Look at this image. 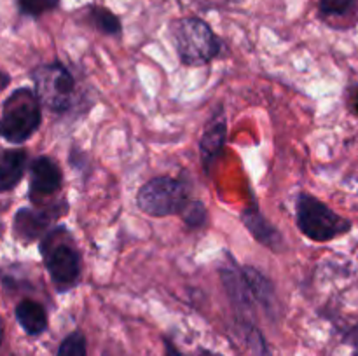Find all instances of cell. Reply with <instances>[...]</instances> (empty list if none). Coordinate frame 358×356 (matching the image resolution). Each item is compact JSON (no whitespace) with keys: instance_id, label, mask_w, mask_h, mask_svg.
<instances>
[{"instance_id":"cell-1","label":"cell","mask_w":358,"mask_h":356,"mask_svg":"<svg viewBox=\"0 0 358 356\" xmlns=\"http://www.w3.org/2000/svg\"><path fill=\"white\" fill-rule=\"evenodd\" d=\"M171 40L180 63L187 66L206 65L220 54L222 42L206 21L189 16L171 24Z\"/></svg>"},{"instance_id":"cell-2","label":"cell","mask_w":358,"mask_h":356,"mask_svg":"<svg viewBox=\"0 0 358 356\" xmlns=\"http://www.w3.org/2000/svg\"><path fill=\"white\" fill-rule=\"evenodd\" d=\"M297 227L308 239L315 243H327L352 230L353 223L346 216L336 213L315 195L301 192L296 201Z\"/></svg>"},{"instance_id":"cell-3","label":"cell","mask_w":358,"mask_h":356,"mask_svg":"<svg viewBox=\"0 0 358 356\" xmlns=\"http://www.w3.org/2000/svg\"><path fill=\"white\" fill-rule=\"evenodd\" d=\"M42 122V103L30 87L14 91L2 107L0 136L10 143H24L35 135Z\"/></svg>"},{"instance_id":"cell-4","label":"cell","mask_w":358,"mask_h":356,"mask_svg":"<svg viewBox=\"0 0 358 356\" xmlns=\"http://www.w3.org/2000/svg\"><path fill=\"white\" fill-rule=\"evenodd\" d=\"M66 239L69 230L65 227H58L45 234L41 243L44 265L58 288H70L80 278V255Z\"/></svg>"},{"instance_id":"cell-5","label":"cell","mask_w":358,"mask_h":356,"mask_svg":"<svg viewBox=\"0 0 358 356\" xmlns=\"http://www.w3.org/2000/svg\"><path fill=\"white\" fill-rule=\"evenodd\" d=\"M189 201L191 198L187 185L171 177L150 178L136 194V206L140 212L154 218L180 215Z\"/></svg>"},{"instance_id":"cell-6","label":"cell","mask_w":358,"mask_h":356,"mask_svg":"<svg viewBox=\"0 0 358 356\" xmlns=\"http://www.w3.org/2000/svg\"><path fill=\"white\" fill-rule=\"evenodd\" d=\"M37 96L52 112H66L72 108L77 96V80L62 63L42 65L34 73Z\"/></svg>"},{"instance_id":"cell-7","label":"cell","mask_w":358,"mask_h":356,"mask_svg":"<svg viewBox=\"0 0 358 356\" xmlns=\"http://www.w3.org/2000/svg\"><path fill=\"white\" fill-rule=\"evenodd\" d=\"M226 257L229 260L220 267V279H222V285L226 288L227 297L233 302L234 309L238 311V314L245 316L243 320L247 321L254 314L257 302H255L254 293H252L250 286H248V281L245 278L241 265H238L236 258L231 257L229 253H226Z\"/></svg>"},{"instance_id":"cell-8","label":"cell","mask_w":358,"mask_h":356,"mask_svg":"<svg viewBox=\"0 0 358 356\" xmlns=\"http://www.w3.org/2000/svg\"><path fill=\"white\" fill-rule=\"evenodd\" d=\"M227 142V121L224 117V112H217L215 117L208 121L203 131L201 142H199V156L205 173H210L219 157L222 156L224 147Z\"/></svg>"},{"instance_id":"cell-9","label":"cell","mask_w":358,"mask_h":356,"mask_svg":"<svg viewBox=\"0 0 358 356\" xmlns=\"http://www.w3.org/2000/svg\"><path fill=\"white\" fill-rule=\"evenodd\" d=\"M63 173L58 163L48 156H41L30 166V198H45L62 188Z\"/></svg>"},{"instance_id":"cell-10","label":"cell","mask_w":358,"mask_h":356,"mask_svg":"<svg viewBox=\"0 0 358 356\" xmlns=\"http://www.w3.org/2000/svg\"><path fill=\"white\" fill-rule=\"evenodd\" d=\"M65 212H52V209H38V208H23L14 216V232L24 243L38 239L45 236V230L51 225V222Z\"/></svg>"},{"instance_id":"cell-11","label":"cell","mask_w":358,"mask_h":356,"mask_svg":"<svg viewBox=\"0 0 358 356\" xmlns=\"http://www.w3.org/2000/svg\"><path fill=\"white\" fill-rule=\"evenodd\" d=\"M241 222L243 225L250 230L252 236L255 237V241H259L261 244H264L266 248L273 251H282L283 250V236L268 218L261 213V209L257 206H252V208L243 209L241 213Z\"/></svg>"},{"instance_id":"cell-12","label":"cell","mask_w":358,"mask_h":356,"mask_svg":"<svg viewBox=\"0 0 358 356\" xmlns=\"http://www.w3.org/2000/svg\"><path fill=\"white\" fill-rule=\"evenodd\" d=\"M28 154L24 150H3L0 154V192L10 191L21 181L27 168Z\"/></svg>"},{"instance_id":"cell-13","label":"cell","mask_w":358,"mask_h":356,"mask_svg":"<svg viewBox=\"0 0 358 356\" xmlns=\"http://www.w3.org/2000/svg\"><path fill=\"white\" fill-rule=\"evenodd\" d=\"M16 320L28 335H41L48 328V313L42 304L24 299L16 306Z\"/></svg>"},{"instance_id":"cell-14","label":"cell","mask_w":358,"mask_h":356,"mask_svg":"<svg viewBox=\"0 0 358 356\" xmlns=\"http://www.w3.org/2000/svg\"><path fill=\"white\" fill-rule=\"evenodd\" d=\"M241 269H243V274L247 278L248 286H250L252 293H254L255 302L259 306H264L266 309L275 306V288H273V283L262 272L252 267V265H241Z\"/></svg>"},{"instance_id":"cell-15","label":"cell","mask_w":358,"mask_h":356,"mask_svg":"<svg viewBox=\"0 0 358 356\" xmlns=\"http://www.w3.org/2000/svg\"><path fill=\"white\" fill-rule=\"evenodd\" d=\"M90 20L93 27L105 35H119L122 31V24L119 17L112 10L105 9V7H91Z\"/></svg>"},{"instance_id":"cell-16","label":"cell","mask_w":358,"mask_h":356,"mask_svg":"<svg viewBox=\"0 0 358 356\" xmlns=\"http://www.w3.org/2000/svg\"><path fill=\"white\" fill-rule=\"evenodd\" d=\"M180 216L187 227H191V229H201L206 223L208 212H206V206L203 205L201 201H198V199L192 201L191 199V201L185 205V208L180 212Z\"/></svg>"},{"instance_id":"cell-17","label":"cell","mask_w":358,"mask_h":356,"mask_svg":"<svg viewBox=\"0 0 358 356\" xmlns=\"http://www.w3.org/2000/svg\"><path fill=\"white\" fill-rule=\"evenodd\" d=\"M357 2L358 0H320L318 9L325 17H343L355 9Z\"/></svg>"},{"instance_id":"cell-18","label":"cell","mask_w":358,"mask_h":356,"mask_svg":"<svg viewBox=\"0 0 358 356\" xmlns=\"http://www.w3.org/2000/svg\"><path fill=\"white\" fill-rule=\"evenodd\" d=\"M58 356H86V339L80 330L72 332L59 344Z\"/></svg>"},{"instance_id":"cell-19","label":"cell","mask_w":358,"mask_h":356,"mask_svg":"<svg viewBox=\"0 0 358 356\" xmlns=\"http://www.w3.org/2000/svg\"><path fill=\"white\" fill-rule=\"evenodd\" d=\"M59 6V0H17V7L23 14L31 17L55 10Z\"/></svg>"},{"instance_id":"cell-20","label":"cell","mask_w":358,"mask_h":356,"mask_svg":"<svg viewBox=\"0 0 358 356\" xmlns=\"http://www.w3.org/2000/svg\"><path fill=\"white\" fill-rule=\"evenodd\" d=\"M348 105L355 114H358V84L348 91Z\"/></svg>"},{"instance_id":"cell-21","label":"cell","mask_w":358,"mask_h":356,"mask_svg":"<svg viewBox=\"0 0 358 356\" xmlns=\"http://www.w3.org/2000/svg\"><path fill=\"white\" fill-rule=\"evenodd\" d=\"M164 351H166V356H182V353L178 351L173 346V342L168 341V339H164Z\"/></svg>"},{"instance_id":"cell-22","label":"cell","mask_w":358,"mask_h":356,"mask_svg":"<svg viewBox=\"0 0 358 356\" xmlns=\"http://www.w3.org/2000/svg\"><path fill=\"white\" fill-rule=\"evenodd\" d=\"M9 82H10V77L7 75L6 72H2V70H0V91L6 89V87L9 86Z\"/></svg>"},{"instance_id":"cell-23","label":"cell","mask_w":358,"mask_h":356,"mask_svg":"<svg viewBox=\"0 0 358 356\" xmlns=\"http://www.w3.org/2000/svg\"><path fill=\"white\" fill-rule=\"evenodd\" d=\"M199 356H222V355H219V353L208 351V349H201V351H199Z\"/></svg>"},{"instance_id":"cell-24","label":"cell","mask_w":358,"mask_h":356,"mask_svg":"<svg viewBox=\"0 0 358 356\" xmlns=\"http://www.w3.org/2000/svg\"><path fill=\"white\" fill-rule=\"evenodd\" d=\"M2 339H3V325H2V320H0V344H2Z\"/></svg>"},{"instance_id":"cell-25","label":"cell","mask_w":358,"mask_h":356,"mask_svg":"<svg viewBox=\"0 0 358 356\" xmlns=\"http://www.w3.org/2000/svg\"><path fill=\"white\" fill-rule=\"evenodd\" d=\"M227 2H241V0H227Z\"/></svg>"}]
</instances>
